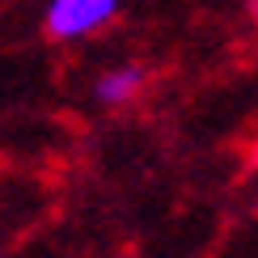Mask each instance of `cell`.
<instances>
[{
    "instance_id": "cell-1",
    "label": "cell",
    "mask_w": 258,
    "mask_h": 258,
    "mask_svg": "<svg viewBox=\"0 0 258 258\" xmlns=\"http://www.w3.org/2000/svg\"><path fill=\"white\" fill-rule=\"evenodd\" d=\"M114 17H119V0H47L42 30L55 42H77L106 30Z\"/></svg>"
},
{
    "instance_id": "cell-2",
    "label": "cell",
    "mask_w": 258,
    "mask_h": 258,
    "mask_svg": "<svg viewBox=\"0 0 258 258\" xmlns=\"http://www.w3.org/2000/svg\"><path fill=\"white\" fill-rule=\"evenodd\" d=\"M148 72L140 63H119V68H106L98 81H93V98H98L106 110H119V106H132L144 89Z\"/></svg>"
},
{
    "instance_id": "cell-3",
    "label": "cell",
    "mask_w": 258,
    "mask_h": 258,
    "mask_svg": "<svg viewBox=\"0 0 258 258\" xmlns=\"http://www.w3.org/2000/svg\"><path fill=\"white\" fill-rule=\"evenodd\" d=\"M250 17H254V21H258V0H250Z\"/></svg>"
}]
</instances>
